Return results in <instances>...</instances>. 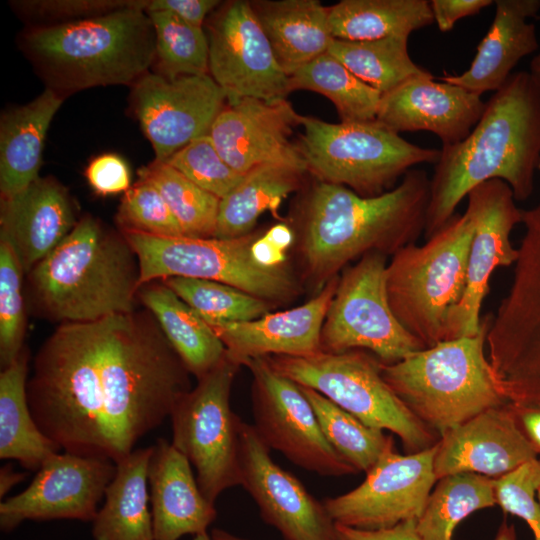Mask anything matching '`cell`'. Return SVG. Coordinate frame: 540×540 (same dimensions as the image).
<instances>
[{
    "label": "cell",
    "instance_id": "cell-25",
    "mask_svg": "<svg viewBox=\"0 0 540 540\" xmlns=\"http://www.w3.org/2000/svg\"><path fill=\"white\" fill-rule=\"evenodd\" d=\"M152 447L148 484L154 540L206 532L217 511L200 490L190 462L162 438Z\"/></svg>",
    "mask_w": 540,
    "mask_h": 540
},
{
    "label": "cell",
    "instance_id": "cell-11",
    "mask_svg": "<svg viewBox=\"0 0 540 540\" xmlns=\"http://www.w3.org/2000/svg\"><path fill=\"white\" fill-rule=\"evenodd\" d=\"M239 365L226 356L183 394L171 413L172 442L194 466L203 495L212 503L226 489L241 485L240 424L230 393Z\"/></svg>",
    "mask_w": 540,
    "mask_h": 540
},
{
    "label": "cell",
    "instance_id": "cell-26",
    "mask_svg": "<svg viewBox=\"0 0 540 540\" xmlns=\"http://www.w3.org/2000/svg\"><path fill=\"white\" fill-rule=\"evenodd\" d=\"M539 10L540 0H496L493 22L469 68L440 80L479 96L499 90L518 62L538 49L536 27L527 19Z\"/></svg>",
    "mask_w": 540,
    "mask_h": 540
},
{
    "label": "cell",
    "instance_id": "cell-24",
    "mask_svg": "<svg viewBox=\"0 0 540 540\" xmlns=\"http://www.w3.org/2000/svg\"><path fill=\"white\" fill-rule=\"evenodd\" d=\"M1 240L30 273L71 232L78 221L67 189L53 177H38L1 199Z\"/></svg>",
    "mask_w": 540,
    "mask_h": 540
},
{
    "label": "cell",
    "instance_id": "cell-48",
    "mask_svg": "<svg viewBox=\"0 0 540 540\" xmlns=\"http://www.w3.org/2000/svg\"><path fill=\"white\" fill-rule=\"evenodd\" d=\"M221 2L219 0H149L146 12H167L188 24L203 28L206 17Z\"/></svg>",
    "mask_w": 540,
    "mask_h": 540
},
{
    "label": "cell",
    "instance_id": "cell-34",
    "mask_svg": "<svg viewBox=\"0 0 540 540\" xmlns=\"http://www.w3.org/2000/svg\"><path fill=\"white\" fill-rule=\"evenodd\" d=\"M437 481L416 521L422 540H452L460 521L477 510L497 505L494 478L462 472Z\"/></svg>",
    "mask_w": 540,
    "mask_h": 540
},
{
    "label": "cell",
    "instance_id": "cell-30",
    "mask_svg": "<svg viewBox=\"0 0 540 540\" xmlns=\"http://www.w3.org/2000/svg\"><path fill=\"white\" fill-rule=\"evenodd\" d=\"M307 172L304 162L279 161L258 165L220 199L215 238L232 239L249 234L266 210L276 212Z\"/></svg>",
    "mask_w": 540,
    "mask_h": 540
},
{
    "label": "cell",
    "instance_id": "cell-20",
    "mask_svg": "<svg viewBox=\"0 0 540 540\" xmlns=\"http://www.w3.org/2000/svg\"><path fill=\"white\" fill-rule=\"evenodd\" d=\"M300 116L287 99L246 97L224 107L209 136L225 162L242 175L264 163L304 162L290 141Z\"/></svg>",
    "mask_w": 540,
    "mask_h": 540
},
{
    "label": "cell",
    "instance_id": "cell-36",
    "mask_svg": "<svg viewBox=\"0 0 540 540\" xmlns=\"http://www.w3.org/2000/svg\"><path fill=\"white\" fill-rule=\"evenodd\" d=\"M408 38L394 36L368 41L332 38L327 52L359 79L384 94L412 77L429 73L411 58Z\"/></svg>",
    "mask_w": 540,
    "mask_h": 540
},
{
    "label": "cell",
    "instance_id": "cell-39",
    "mask_svg": "<svg viewBox=\"0 0 540 540\" xmlns=\"http://www.w3.org/2000/svg\"><path fill=\"white\" fill-rule=\"evenodd\" d=\"M155 32L158 74L167 78L209 74V42L203 28L167 12H147Z\"/></svg>",
    "mask_w": 540,
    "mask_h": 540
},
{
    "label": "cell",
    "instance_id": "cell-49",
    "mask_svg": "<svg viewBox=\"0 0 540 540\" xmlns=\"http://www.w3.org/2000/svg\"><path fill=\"white\" fill-rule=\"evenodd\" d=\"M492 0H431L434 21L441 32H448L462 18L478 14Z\"/></svg>",
    "mask_w": 540,
    "mask_h": 540
},
{
    "label": "cell",
    "instance_id": "cell-27",
    "mask_svg": "<svg viewBox=\"0 0 540 540\" xmlns=\"http://www.w3.org/2000/svg\"><path fill=\"white\" fill-rule=\"evenodd\" d=\"M65 97L45 88L31 102L6 110L0 120V193L10 197L39 177L49 126Z\"/></svg>",
    "mask_w": 540,
    "mask_h": 540
},
{
    "label": "cell",
    "instance_id": "cell-6",
    "mask_svg": "<svg viewBox=\"0 0 540 540\" xmlns=\"http://www.w3.org/2000/svg\"><path fill=\"white\" fill-rule=\"evenodd\" d=\"M491 316L474 336L440 342L392 363L381 374L402 403L439 437L507 403L485 353Z\"/></svg>",
    "mask_w": 540,
    "mask_h": 540
},
{
    "label": "cell",
    "instance_id": "cell-32",
    "mask_svg": "<svg viewBox=\"0 0 540 540\" xmlns=\"http://www.w3.org/2000/svg\"><path fill=\"white\" fill-rule=\"evenodd\" d=\"M28 354L20 355L0 374V458L13 459L38 471L60 448L37 425L27 399Z\"/></svg>",
    "mask_w": 540,
    "mask_h": 540
},
{
    "label": "cell",
    "instance_id": "cell-55",
    "mask_svg": "<svg viewBox=\"0 0 540 540\" xmlns=\"http://www.w3.org/2000/svg\"><path fill=\"white\" fill-rule=\"evenodd\" d=\"M211 538L212 540H241L235 536H232L231 534L225 532V531H222V530H219V529H214L212 531V534H211Z\"/></svg>",
    "mask_w": 540,
    "mask_h": 540
},
{
    "label": "cell",
    "instance_id": "cell-10",
    "mask_svg": "<svg viewBox=\"0 0 540 540\" xmlns=\"http://www.w3.org/2000/svg\"><path fill=\"white\" fill-rule=\"evenodd\" d=\"M122 235L139 265V288L153 280L185 277L216 281L263 300H282L295 292L288 269L264 267L251 253L256 235L239 238L158 237L133 231Z\"/></svg>",
    "mask_w": 540,
    "mask_h": 540
},
{
    "label": "cell",
    "instance_id": "cell-56",
    "mask_svg": "<svg viewBox=\"0 0 540 540\" xmlns=\"http://www.w3.org/2000/svg\"><path fill=\"white\" fill-rule=\"evenodd\" d=\"M193 540H212L211 536L207 532L200 533L194 536Z\"/></svg>",
    "mask_w": 540,
    "mask_h": 540
},
{
    "label": "cell",
    "instance_id": "cell-41",
    "mask_svg": "<svg viewBox=\"0 0 540 540\" xmlns=\"http://www.w3.org/2000/svg\"><path fill=\"white\" fill-rule=\"evenodd\" d=\"M23 268L15 251L0 241V360L3 368L22 352L25 313L22 296Z\"/></svg>",
    "mask_w": 540,
    "mask_h": 540
},
{
    "label": "cell",
    "instance_id": "cell-18",
    "mask_svg": "<svg viewBox=\"0 0 540 540\" xmlns=\"http://www.w3.org/2000/svg\"><path fill=\"white\" fill-rule=\"evenodd\" d=\"M115 472V463L108 459L56 453L25 490L1 502L0 528L11 532L26 520L92 522Z\"/></svg>",
    "mask_w": 540,
    "mask_h": 540
},
{
    "label": "cell",
    "instance_id": "cell-7",
    "mask_svg": "<svg viewBox=\"0 0 540 540\" xmlns=\"http://www.w3.org/2000/svg\"><path fill=\"white\" fill-rule=\"evenodd\" d=\"M474 223L467 211L454 215L425 244H408L386 268L390 307L425 348L448 340V324L466 283Z\"/></svg>",
    "mask_w": 540,
    "mask_h": 540
},
{
    "label": "cell",
    "instance_id": "cell-47",
    "mask_svg": "<svg viewBox=\"0 0 540 540\" xmlns=\"http://www.w3.org/2000/svg\"><path fill=\"white\" fill-rule=\"evenodd\" d=\"M293 240L294 234L288 225L276 224L262 236L256 237L251 246L252 256L261 266H282L286 260V251Z\"/></svg>",
    "mask_w": 540,
    "mask_h": 540
},
{
    "label": "cell",
    "instance_id": "cell-9",
    "mask_svg": "<svg viewBox=\"0 0 540 540\" xmlns=\"http://www.w3.org/2000/svg\"><path fill=\"white\" fill-rule=\"evenodd\" d=\"M267 360L281 375L316 390L364 424L396 434L407 454L431 448L440 438L389 387L381 374V362L361 350Z\"/></svg>",
    "mask_w": 540,
    "mask_h": 540
},
{
    "label": "cell",
    "instance_id": "cell-14",
    "mask_svg": "<svg viewBox=\"0 0 540 540\" xmlns=\"http://www.w3.org/2000/svg\"><path fill=\"white\" fill-rule=\"evenodd\" d=\"M209 75L224 90L227 104L251 97L286 99L289 76L279 66L250 1L220 4L209 17Z\"/></svg>",
    "mask_w": 540,
    "mask_h": 540
},
{
    "label": "cell",
    "instance_id": "cell-12",
    "mask_svg": "<svg viewBox=\"0 0 540 540\" xmlns=\"http://www.w3.org/2000/svg\"><path fill=\"white\" fill-rule=\"evenodd\" d=\"M386 268L383 253L369 252L339 278L321 331V351L365 349L392 364L425 348L390 307Z\"/></svg>",
    "mask_w": 540,
    "mask_h": 540
},
{
    "label": "cell",
    "instance_id": "cell-43",
    "mask_svg": "<svg viewBox=\"0 0 540 540\" xmlns=\"http://www.w3.org/2000/svg\"><path fill=\"white\" fill-rule=\"evenodd\" d=\"M205 191L223 198L242 179L221 157L209 134L201 136L165 161Z\"/></svg>",
    "mask_w": 540,
    "mask_h": 540
},
{
    "label": "cell",
    "instance_id": "cell-31",
    "mask_svg": "<svg viewBox=\"0 0 540 540\" xmlns=\"http://www.w3.org/2000/svg\"><path fill=\"white\" fill-rule=\"evenodd\" d=\"M139 297L187 370L198 379L226 356V348L213 328L166 285L145 287Z\"/></svg>",
    "mask_w": 540,
    "mask_h": 540
},
{
    "label": "cell",
    "instance_id": "cell-8",
    "mask_svg": "<svg viewBox=\"0 0 540 540\" xmlns=\"http://www.w3.org/2000/svg\"><path fill=\"white\" fill-rule=\"evenodd\" d=\"M296 143L307 171L318 181L377 196L415 165L436 164L441 150L415 145L376 120L330 123L300 116Z\"/></svg>",
    "mask_w": 540,
    "mask_h": 540
},
{
    "label": "cell",
    "instance_id": "cell-19",
    "mask_svg": "<svg viewBox=\"0 0 540 540\" xmlns=\"http://www.w3.org/2000/svg\"><path fill=\"white\" fill-rule=\"evenodd\" d=\"M253 425L240 424L241 486L256 502L262 519L283 540H337L336 525L324 503L277 465Z\"/></svg>",
    "mask_w": 540,
    "mask_h": 540
},
{
    "label": "cell",
    "instance_id": "cell-29",
    "mask_svg": "<svg viewBox=\"0 0 540 540\" xmlns=\"http://www.w3.org/2000/svg\"><path fill=\"white\" fill-rule=\"evenodd\" d=\"M153 447L137 448L115 463L105 502L92 521L94 540H154L148 466Z\"/></svg>",
    "mask_w": 540,
    "mask_h": 540
},
{
    "label": "cell",
    "instance_id": "cell-15",
    "mask_svg": "<svg viewBox=\"0 0 540 540\" xmlns=\"http://www.w3.org/2000/svg\"><path fill=\"white\" fill-rule=\"evenodd\" d=\"M435 454L436 445L406 455L387 451L359 486L323 502L327 512L335 523L363 530L417 521L437 481Z\"/></svg>",
    "mask_w": 540,
    "mask_h": 540
},
{
    "label": "cell",
    "instance_id": "cell-28",
    "mask_svg": "<svg viewBox=\"0 0 540 540\" xmlns=\"http://www.w3.org/2000/svg\"><path fill=\"white\" fill-rule=\"evenodd\" d=\"M251 8L282 70L291 76L327 52L328 7L318 0H254Z\"/></svg>",
    "mask_w": 540,
    "mask_h": 540
},
{
    "label": "cell",
    "instance_id": "cell-3",
    "mask_svg": "<svg viewBox=\"0 0 540 540\" xmlns=\"http://www.w3.org/2000/svg\"><path fill=\"white\" fill-rule=\"evenodd\" d=\"M430 179L408 171L398 186L365 197L343 185L318 181L305 211L304 256L321 281L369 252L392 255L424 232Z\"/></svg>",
    "mask_w": 540,
    "mask_h": 540
},
{
    "label": "cell",
    "instance_id": "cell-37",
    "mask_svg": "<svg viewBox=\"0 0 540 540\" xmlns=\"http://www.w3.org/2000/svg\"><path fill=\"white\" fill-rule=\"evenodd\" d=\"M310 402L324 436L357 472L370 471L387 451L392 437L372 428L314 389L300 386Z\"/></svg>",
    "mask_w": 540,
    "mask_h": 540
},
{
    "label": "cell",
    "instance_id": "cell-4",
    "mask_svg": "<svg viewBox=\"0 0 540 540\" xmlns=\"http://www.w3.org/2000/svg\"><path fill=\"white\" fill-rule=\"evenodd\" d=\"M145 7L34 26L20 49L46 88L66 97L97 86L133 85L155 61V32Z\"/></svg>",
    "mask_w": 540,
    "mask_h": 540
},
{
    "label": "cell",
    "instance_id": "cell-57",
    "mask_svg": "<svg viewBox=\"0 0 540 540\" xmlns=\"http://www.w3.org/2000/svg\"><path fill=\"white\" fill-rule=\"evenodd\" d=\"M536 498H537V501H538V503H539V505H540V486H539V488H538V490H537Z\"/></svg>",
    "mask_w": 540,
    "mask_h": 540
},
{
    "label": "cell",
    "instance_id": "cell-5",
    "mask_svg": "<svg viewBox=\"0 0 540 540\" xmlns=\"http://www.w3.org/2000/svg\"><path fill=\"white\" fill-rule=\"evenodd\" d=\"M122 235L86 216L30 272L36 299L53 319L87 323L134 312L139 265Z\"/></svg>",
    "mask_w": 540,
    "mask_h": 540
},
{
    "label": "cell",
    "instance_id": "cell-51",
    "mask_svg": "<svg viewBox=\"0 0 540 540\" xmlns=\"http://www.w3.org/2000/svg\"><path fill=\"white\" fill-rule=\"evenodd\" d=\"M508 406L525 437L540 453V402L510 403Z\"/></svg>",
    "mask_w": 540,
    "mask_h": 540
},
{
    "label": "cell",
    "instance_id": "cell-16",
    "mask_svg": "<svg viewBox=\"0 0 540 540\" xmlns=\"http://www.w3.org/2000/svg\"><path fill=\"white\" fill-rule=\"evenodd\" d=\"M131 87L130 108L156 161L209 134L227 105L224 90L209 74L167 78L148 72Z\"/></svg>",
    "mask_w": 540,
    "mask_h": 540
},
{
    "label": "cell",
    "instance_id": "cell-23",
    "mask_svg": "<svg viewBox=\"0 0 540 540\" xmlns=\"http://www.w3.org/2000/svg\"><path fill=\"white\" fill-rule=\"evenodd\" d=\"M339 278L329 280L313 299L282 312L267 313L247 322L211 326L237 365L274 356H307L320 349L323 323Z\"/></svg>",
    "mask_w": 540,
    "mask_h": 540
},
{
    "label": "cell",
    "instance_id": "cell-44",
    "mask_svg": "<svg viewBox=\"0 0 540 540\" xmlns=\"http://www.w3.org/2000/svg\"><path fill=\"white\" fill-rule=\"evenodd\" d=\"M540 460H530L515 470L494 479L496 504L507 513L523 519L534 539L540 540Z\"/></svg>",
    "mask_w": 540,
    "mask_h": 540
},
{
    "label": "cell",
    "instance_id": "cell-50",
    "mask_svg": "<svg viewBox=\"0 0 540 540\" xmlns=\"http://www.w3.org/2000/svg\"><path fill=\"white\" fill-rule=\"evenodd\" d=\"M335 525L337 540H422L417 532L415 520L378 530L357 529L337 523Z\"/></svg>",
    "mask_w": 540,
    "mask_h": 540
},
{
    "label": "cell",
    "instance_id": "cell-35",
    "mask_svg": "<svg viewBox=\"0 0 540 540\" xmlns=\"http://www.w3.org/2000/svg\"><path fill=\"white\" fill-rule=\"evenodd\" d=\"M290 91L309 90L328 98L340 122H368L376 119L382 93L368 85L328 52L289 76Z\"/></svg>",
    "mask_w": 540,
    "mask_h": 540
},
{
    "label": "cell",
    "instance_id": "cell-2",
    "mask_svg": "<svg viewBox=\"0 0 540 540\" xmlns=\"http://www.w3.org/2000/svg\"><path fill=\"white\" fill-rule=\"evenodd\" d=\"M440 150L430 179L426 239L447 224L473 188L488 180L507 183L515 200L528 199L540 163V87L530 73H512L486 102L469 135Z\"/></svg>",
    "mask_w": 540,
    "mask_h": 540
},
{
    "label": "cell",
    "instance_id": "cell-40",
    "mask_svg": "<svg viewBox=\"0 0 540 540\" xmlns=\"http://www.w3.org/2000/svg\"><path fill=\"white\" fill-rule=\"evenodd\" d=\"M165 285L210 326L252 321L269 313L266 300L224 283L171 277L165 279Z\"/></svg>",
    "mask_w": 540,
    "mask_h": 540
},
{
    "label": "cell",
    "instance_id": "cell-52",
    "mask_svg": "<svg viewBox=\"0 0 540 540\" xmlns=\"http://www.w3.org/2000/svg\"><path fill=\"white\" fill-rule=\"evenodd\" d=\"M24 473L14 471L9 464L0 469V497L3 498L16 484L23 481Z\"/></svg>",
    "mask_w": 540,
    "mask_h": 540
},
{
    "label": "cell",
    "instance_id": "cell-45",
    "mask_svg": "<svg viewBox=\"0 0 540 540\" xmlns=\"http://www.w3.org/2000/svg\"><path fill=\"white\" fill-rule=\"evenodd\" d=\"M149 0H23L12 7L36 26L67 23L111 13L116 10L147 7Z\"/></svg>",
    "mask_w": 540,
    "mask_h": 540
},
{
    "label": "cell",
    "instance_id": "cell-13",
    "mask_svg": "<svg viewBox=\"0 0 540 540\" xmlns=\"http://www.w3.org/2000/svg\"><path fill=\"white\" fill-rule=\"evenodd\" d=\"M254 378V428L269 449L323 476L357 473L329 444L301 387L275 371L266 357L249 360Z\"/></svg>",
    "mask_w": 540,
    "mask_h": 540
},
{
    "label": "cell",
    "instance_id": "cell-53",
    "mask_svg": "<svg viewBox=\"0 0 540 540\" xmlns=\"http://www.w3.org/2000/svg\"><path fill=\"white\" fill-rule=\"evenodd\" d=\"M494 540H517L514 525L501 524Z\"/></svg>",
    "mask_w": 540,
    "mask_h": 540
},
{
    "label": "cell",
    "instance_id": "cell-33",
    "mask_svg": "<svg viewBox=\"0 0 540 540\" xmlns=\"http://www.w3.org/2000/svg\"><path fill=\"white\" fill-rule=\"evenodd\" d=\"M434 22L427 0H341L328 7L332 38L347 41L409 37Z\"/></svg>",
    "mask_w": 540,
    "mask_h": 540
},
{
    "label": "cell",
    "instance_id": "cell-46",
    "mask_svg": "<svg viewBox=\"0 0 540 540\" xmlns=\"http://www.w3.org/2000/svg\"><path fill=\"white\" fill-rule=\"evenodd\" d=\"M85 176L98 194H117L130 188L131 174L125 160L116 154H102L87 166Z\"/></svg>",
    "mask_w": 540,
    "mask_h": 540
},
{
    "label": "cell",
    "instance_id": "cell-22",
    "mask_svg": "<svg viewBox=\"0 0 540 540\" xmlns=\"http://www.w3.org/2000/svg\"><path fill=\"white\" fill-rule=\"evenodd\" d=\"M536 458L507 402L443 433L436 444L434 471L437 480L462 472L496 479Z\"/></svg>",
    "mask_w": 540,
    "mask_h": 540
},
{
    "label": "cell",
    "instance_id": "cell-17",
    "mask_svg": "<svg viewBox=\"0 0 540 540\" xmlns=\"http://www.w3.org/2000/svg\"><path fill=\"white\" fill-rule=\"evenodd\" d=\"M466 211L473 219L466 283L462 299L448 324V340L474 336L482 328L480 311L489 293L490 278L498 267L516 262L518 250L510 240L513 228L522 221L509 185L488 180L467 195ZM447 340V341H448Z\"/></svg>",
    "mask_w": 540,
    "mask_h": 540
},
{
    "label": "cell",
    "instance_id": "cell-1",
    "mask_svg": "<svg viewBox=\"0 0 540 540\" xmlns=\"http://www.w3.org/2000/svg\"><path fill=\"white\" fill-rule=\"evenodd\" d=\"M188 372L160 327L117 314L61 325L35 357L27 399L60 450L117 463L170 416Z\"/></svg>",
    "mask_w": 540,
    "mask_h": 540
},
{
    "label": "cell",
    "instance_id": "cell-21",
    "mask_svg": "<svg viewBox=\"0 0 540 540\" xmlns=\"http://www.w3.org/2000/svg\"><path fill=\"white\" fill-rule=\"evenodd\" d=\"M486 102L460 86L437 82L429 72L382 94L376 121L393 132L426 131L442 146L465 139L480 120Z\"/></svg>",
    "mask_w": 540,
    "mask_h": 540
},
{
    "label": "cell",
    "instance_id": "cell-38",
    "mask_svg": "<svg viewBox=\"0 0 540 540\" xmlns=\"http://www.w3.org/2000/svg\"><path fill=\"white\" fill-rule=\"evenodd\" d=\"M139 178L158 189L184 236L214 237L220 198L200 188L165 162L154 160L139 170Z\"/></svg>",
    "mask_w": 540,
    "mask_h": 540
},
{
    "label": "cell",
    "instance_id": "cell-42",
    "mask_svg": "<svg viewBox=\"0 0 540 540\" xmlns=\"http://www.w3.org/2000/svg\"><path fill=\"white\" fill-rule=\"evenodd\" d=\"M122 231L180 237L183 231L158 189L140 179L124 194L116 214Z\"/></svg>",
    "mask_w": 540,
    "mask_h": 540
},
{
    "label": "cell",
    "instance_id": "cell-58",
    "mask_svg": "<svg viewBox=\"0 0 540 540\" xmlns=\"http://www.w3.org/2000/svg\"><path fill=\"white\" fill-rule=\"evenodd\" d=\"M538 169L540 170V163H539Z\"/></svg>",
    "mask_w": 540,
    "mask_h": 540
},
{
    "label": "cell",
    "instance_id": "cell-54",
    "mask_svg": "<svg viewBox=\"0 0 540 540\" xmlns=\"http://www.w3.org/2000/svg\"><path fill=\"white\" fill-rule=\"evenodd\" d=\"M529 73L536 84L540 87V52L533 57L530 63Z\"/></svg>",
    "mask_w": 540,
    "mask_h": 540
}]
</instances>
